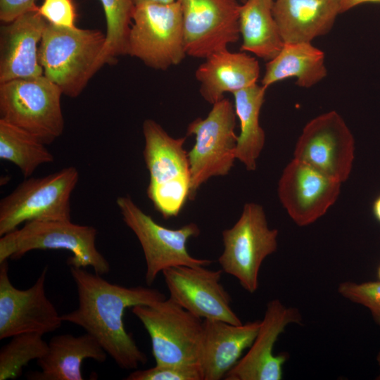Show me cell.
Segmentation results:
<instances>
[{
    "mask_svg": "<svg viewBox=\"0 0 380 380\" xmlns=\"http://www.w3.org/2000/svg\"><path fill=\"white\" fill-rule=\"evenodd\" d=\"M79 305L61 315L63 322L76 324L92 336L122 369H134L147 357L125 329L124 314L128 308L153 305L165 296L156 289L142 286L126 287L113 284L101 274L70 266Z\"/></svg>",
    "mask_w": 380,
    "mask_h": 380,
    "instance_id": "6da1fadb",
    "label": "cell"
},
{
    "mask_svg": "<svg viewBox=\"0 0 380 380\" xmlns=\"http://www.w3.org/2000/svg\"><path fill=\"white\" fill-rule=\"evenodd\" d=\"M106 44L99 30L63 27L48 23L39 48L44 75L62 94L75 98L99 70L98 61Z\"/></svg>",
    "mask_w": 380,
    "mask_h": 380,
    "instance_id": "7a4b0ae2",
    "label": "cell"
},
{
    "mask_svg": "<svg viewBox=\"0 0 380 380\" xmlns=\"http://www.w3.org/2000/svg\"><path fill=\"white\" fill-rule=\"evenodd\" d=\"M143 157L149 173L147 196L164 219L179 215L189 199L191 172L186 137L174 138L151 119L143 122Z\"/></svg>",
    "mask_w": 380,
    "mask_h": 380,
    "instance_id": "3957f363",
    "label": "cell"
},
{
    "mask_svg": "<svg viewBox=\"0 0 380 380\" xmlns=\"http://www.w3.org/2000/svg\"><path fill=\"white\" fill-rule=\"evenodd\" d=\"M97 230L93 226L75 224L68 220H34L0 239V262L18 260L33 250H66L72 255L68 265L76 267H91L103 275L110 270L106 258L96 246Z\"/></svg>",
    "mask_w": 380,
    "mask_h": 380,
    "instance_id": "277c9868",
    "label": "cell"
},
{
    "mask_svg": "<svg viewBox=\"0 0 380 380\" xmlns=\"http://www.w3.org/2000/svg\"><path fill=\"white\" fill-rule=\"evenodd\" d=\"M62 95L44 75L0 84V120L51 144L64 129Z\"/></svg>",
    "mask_w": 380,
    "mask_h": 380,
    "instance_id": "5b68a950",
    "label": "cell"
},
{
    "mask_svg": "<svg viewBox=\"0 0 380 380\" xmlns=\"http://www.w3.org/2000/svg\"><path fill=\"white\" fill-rule=\"evenodd\" d=\"M79 180L75 167L27 177L0 201V236L34 220H71L70 198Z\"/></svg>",
    "mask_w": 380,
    "mask_h": 380,
    "instance_id": "8992f818",
    "label": "cell"
},
{
    "mask_svg": "<svg viewBox=\"0 0 380 380\" xmlns=\"http://www.w3.org/2000/svg\"><path fill=\"white\" fill-rule=\"evenodd\" d=\"M127 54L153 69L165 70L186 56L179 2L134 6Z\"/></svg>",
    "mask_w": 380,
    "mask_h": 380,
    "instance_id": "52a82bcc",
    "label": "cell"
},
{
    "mask_svg": "<svg viewBox=\"0 0 380 380\" xmlns=\"http://www.w3.org/2000/svg\"><path fill=\"white\" fill-rule=\"evenodd\" d=\"M151 341L156 365H199L203 321L171 298L132 308Z\"/></svg>",
    "mask_w": 380,
    "mask_h": 380,
    "instance_id": "ba28073f",
    "label": "cell"
},
{
    "mask_svg": "<svg viewBox=\"0 0 380 380\" xmlns=\"http://www.w3.org/2000/svg\"><path fill=\"white\" fill-rule=\"evenodd\" d=\"M236 118L234 104L223 98L213 104L205 118H198L189 124L186 135H194L196 140L188 152L191 201L204 182L213 177L227 175L233 167L238 139Z\"/></svg>",
    "mask_w": 380,
    "mask_h": 380,
    "instance_id": "9c48e42d",
    "label": "cell"
},
{
    "mask_svg": "<svg viewBox=\"0 0 380 380\" xmlns=\"http://www.w3.org/2000/svg\"><path fill=\"white\" fill-rule=\"evenodd\" d=\"M116 204L125 224L134 233L144 255L146 270L145 280L150 286L160 272L177 266H209L213 261L191 256L186 243L198 236L200 229L196 223H188L176 229L165 227L144 213L129 195L118 197Z\"/></svg>",
    "mask_w": 380,
    "mask_h": 380,
    "instance_id": "30bf717a",
    "label": "cell"
},
{
    "mask_svg": "<svg viewBox=\"0 0 380 380\" xmlns=\"http://www.w3.org/2000/svg\"><path fill=\"white\" fill-rule=\"evenodd\" d=\"M277 236L278 230L268 227L263 208L246 203L236 222L222 232L224 250L218 262L222 271L236 277L248 293H255L262 262L277 249Z\"/></svg>",
    "mask_w": 380,
    "mask_h": 380,
    "instance_id": "8fae6325",
    "label": "cell"
},
{
    "mask_svg": "<svg viewBox=\"0 0 380 380\" xmlns=\"http://www.w3.org/2000/svg\"><path fill=\"white\" fill-rule=\"evenodd\" d=\"M293 154L294 158L342 183L352 170L354 137L343 118L331 110L305 125Z\"/></svg>",
    "mask_w": 380,
    "mask_h": 380,
    "instance_id": "7c38bea8",
    "label": "cell"
},
{
    "mask_svg": "<svg viewBox=\"0 0 380 380\" xmlns=\"http://www.w3.org/2000/svg\"><path fill=\"white\" fill-rule=\"evenodd\" d=\"M47 272L45 267L35 283L22 290L10 280L8 260L0 262L1 340L24 333L44 335L61 327V315L45 293Z\"/></svg>",
    "mask_w": 380,
    "mask_h": 380,
    "instance_id": "4fadbf2b",
    "label": "cell"
},
{
    "mask_svg": "<svg viewBox=\"0 0 380 380\" xmlns=\"http://www.w3.org/2000/svg\"><path fill=\"white\" fill-rule=\"evenodd\" d=\"M181 8L186 55L206 58L240 37L237 0H177Z\"/></svg>",
    "mask_w": 380,
    "mask_h": 380,
    "instance_id": "5bb4252c",
    "label": "cell"
},
{
    "mask_svg": "<svg viewBox=\"0 0 380 380\" xmlns=\"http://www.w3.org/2000/svg\"><path fill=\"white\" fill-rule=\"evenodd\" d=\"M222 270L177 266L164 270L170 298L194 315L242 324L231 307V297L220 283Z\"/></svg>",
    "mask_w": 380,
    "mask_h": 380,
    "instance_id": "9a60e30c",
    "label": "cell"
},
{
    "mask_svg": "<svg viewBox=\"0 0 380 380\" xmlns=\"http://www.w3.org/2000/svg\"><path fill=\"white\" fill-rule=\"evenodd\" d=\"M341 183L293 158L283 170L278 196L298 226L309 225L323 216L336 201Z\"/></svg>",
    "mask_w": 380,
    "mask_h": 380,
    "instance_id": "2e32d148",
    "label": "cell"
},
{
    "mask_svg": "<svg viewBox=\"0 0 380 380\" xmlns=\"http://www.w3.org/2000/svg\"><path fill=\"white\" fill-rule=\"evenodd\" d=\"M297 308H286L279 299L267 304L258 334L246 354L226 374L224 380H281L289 354L273 353L274 344L285 327L300 323Z\"/></svg>",
    "mask_w": 380,
    "mask_h": 380,
    "instance_id": "e0dca14e",
    "label": "cell"
},
{
    "mask_svg": "<svg viewBox=\"0 0 380 380\" xmlns=\"http://www.w3.org/2000/svg\"><path fill=\"white\" fill-rule=\"evenodd\" d=\"M47 25L37 8L1 26L0 84L44 75L39 44Z\"/></svg>",
    "mask_w": 380,
    "mask_h": 380,
    "instance_id": "ac0fdd59",
    "label": "cell"
},
{
    "mask_svg": "<svg viewBox=\"0 0 380 380\" xmlns=\"http://www.w3.org/2000/svg\"><path fill=\"white\" fill-rule=\"evenodd\" d=\"M260 320L240 325L216 319L203 321L199 366L203 380L224 379L253 344Z\"/></svg>",
    "mask_w": 380,
    "mask_h": 380,
    "instance_id": "d6986e66",
    "label": "cell"
},
{
    "mask_svg": "<svg viewBox=\"0 0 380 380\" xmlns=\"http://www.w3.org/2000/svg\"><path fill=\"white\" fill-rule=\"evenodd\" d=\"M196 69L200 94L213 104L234 92L257 83L260 76L258 61L246 52H231L227 49L206 58Z\"/></svg>",
    "mask_w": 380,
    "mask_h": 380,
    "instance_id": "ffe728a7",
    "label": "cell"
},
{
    "mask_svg": "<svg viewBox=\"0 0 380 380\" xmlns=\"http://www.w3.org/2000/svg\"><path fill=\"white\" fill-rule=\"evenodd\" d=\"M341 0H274L273 15L284 44L311 43L341 14Z\"/></svg>",
    "mask_w": 380,
    "mask_h": 380,
    "instance_id": "44dd1931",
    "label": "cell"
},
{
    "mask_svg": "<svg viewBox=\"0 0 380 380\" xmlns=\"http://www.w3.org/2000/svg\"><path fill=\"white\" fill-rule=\"evenodd\" d=\"M45 355L37 360L40 371L27 374L30 380H83V362L92 359L103 362L107 353L90 334L54 336L48 343Z\"/></svg>",
    "mask_w": 380,
    "mask_h": 380,
    "instance_id": "7402d4cb",
    "label": "cell"
},
{
    "mask_svg": "<svg viewBox=\"0 0 380 380\" xmlns=\"http://www.w3.org/2000/svg\"><path fill=\"white\" fill-rule=\"evenodd\" d=\"M327 74L324 53L311 43L284 44L280 51L267 62L261 85L269 86L293 77L302 88H310Z\"/></svg>",
    "mask_w": 380,
    "mask_h": 380,
    "instance_id": "603a6c76",
    "label": "cell"
},
{
    "mask_svg": "<svg viewBox=\"0 0 380 380\" xmlns=\"http://www.w3.org/2000/svg\"><path fill=\"white\" fill-rule=\"evenodd\" d=\"M273 4L274 0H245L239 18L241 50L268 61L284 44L274 18Z\"/></svg>",
    "mask_w": 380,
    "mask_h": 380,
    "instance_id": "cb8c5ba5",
    "label": "cell"
},
{
    "mask_svg": "<svg viewBox=\"0 0 380 380\" xmlns=\"http://www.w3.org/2000/svg\"><path fill=\"white\" fill-rule=\"evenodd\" d=\"M266 89L256 83L232 94L241 128L236 147V159L248 171L256 169L257 160L265 145V134L260 125L259 118Z\"/></svg>",
    "mask_w": 380,
    "mask_h": 380,
    "instance_id": "d4e9b609",
    "label": "cell"
},
{
    "mask_svg": "<svg viewBox=\"0 0 380 380\" xmlns=\"http://www.w3.org/2000/svg\"><path fill=\"white\" fill-rule=\"evenodd\" d=\"M0 158L17 166L25 178L41 165L54 161L43 144L25 131L0 120Z\"/></svg>",
    "mask_w": 380,
    "mask_h": 380,
    "instance_id": "484cf974",
    "label": "cell"
},
{
    "mask_svg": "<svg viewBox=\"0 0 380 380\" xmlns=\"http://www.w3.org/2000/svg\"><path fill=\"white\" fill-rule=\"evenodd\" d=\"M106 20V44L98 61L100 69L104 64L114 63L116 58L127 54L128 37L134 8L133 0H100Z\"/></svg>",
    "mask_w": 380,
    "mask_h": 380,
    "instance_id": "4316f807",
    "label": "cell"
},
{
    "mask_svg": "<svg viewBox=\"0 0 380 380\" xmlns=\"http://www.w3.org/2000/svg\"><path fill=\"white\" fill-rule=\"evenodd\" d=\"M39 333H24L11 337L0 350V380L19 377L30 362L39 360L48 350V343Z\"/></svg>",
    "mask_w": 380,
    "mask_h": 380,
    "instance_id": "83f0119b",
    "label": "cell"
},
{
    "mask_svg": "<svg viewBox=\"0 0 380 380\" xmlns=\"http://www.w3.org/2000/svg\"><path fill=\"white\" fill-rule=\"evenodd\" d=\"M338 292L351 302L368 308L374 322L380 327V281L360 284L343 281L338 285Z\"/></svg>",
    "mask_w": 380,
    "mask_h": 380,
    "instance_id": "f1b7e54d",
    "label": "cell"
},
{
    "mask_svg": "<svg viewBox=\"0 0 380 380\" xmlns=\"http://www.w3.org/2000/svg\"><path fill=\"white\" fill-rule=\"evenodd\" d=\"M127 380H203L199 365H156L131 372Z\"/></svg>",
    "mask_w": 380,
    "mask_h": 380,
    "instance_id": "f546056e",
    "label": "cell"
},
{
    "mask_svg": "<svg viewBox=\"0 0 380 380\" xmlns=\"http://www.w3.org/2000/svg\"><path fill=\"white\" fill-rule=\"evenodd\" d=\"M37 11L51 25L63 27H75L76 12L72 0H44Z\"/></svg>",
    "mask_w": 380,
    "mask_h": 380,
    "instance_id": "4dcf8cb0",
    "label": "cell"
},
{
    "mask_svg": "<svg viewBox=\"0 0 380 380\" xmlns=\"http://www.w3.org/2000/svg\"><path fill=\"white\" fill-rule=\"evenodd\" d=\"M36 0H0V20L8 23L23 13L36 10Z\"/></svg>",
    "mask_w": 380,
    "mask_h": 380,
    "instance_id": "1f68e13d",
    "label": "cell"
},
{
    "mask_svg": "<svg viewBox=\"0 0 380 380\" xmlns=\"http://www.w3.org/2000/svg\"><path fill=\"white\" fill-rule=\"evenodd\" d=\"M367 3H380V0H341V13L357 6Z\"/></svg>",
    "mask_w": 380,
    "mask_h": 380,
    "instance_id": "d6a6232c",
    "label": "cell"
},
{
    "mask_svg": "<svg viewBox=\"0 0 380 380\" xmlns=\"http://www.w3.org/2000/svg\"><path fill=\"white\" fill-rule=\"evenodd\" d=\"M372 212L376 220L380 223V194L373 202Z\"/></svg>",
    "mask_w": 380,
    "mask_h": 380,
    "instance_id": "836d02e7",
    "label": "cell"
},
{
    "mask_svg": "<svg viewBox=\"0 0 380 380\" xmlns=\"http://www.w3.org/2000/svg\"><path fill=\"white\" fill-rule=\"evenodd\" d=\"M134 5L144 3L169 4L176 0H133Z\"/></svg>",
    "mask_w": 380,
    "mask_h": 380,
    "instance_id": "e575fe53",
    "label": "cell"
},
{
    "mask_svg": "<svg viewBox=\"0 0 380 380\" xmlns=\"http://www.w3.org/2000/svg\"><path fill=\"white\" fill-rule=\"evenodd\" d=\"M376 360H377L378 365L379 366V370H380V350L378 353V355H377V357H376ZM376 379L380 380V372H379V376L376 377Z\"/></svg>",
    "mask_w": 380,
    "mask_h": 380,
    "instance_id": "d590c367",
    "label": "cell"
},
{
    "mask_svg": "<svg viewBox=\"0 0 380 380\" xmlns=\"http://www.w3.org/2000/svg\"><path fill=\"white\" fill-rule=\"evenodd\" d=\"M377 275H378L379 279H380V265L378 267Z\"/></svg>",
    "mask_w": 380,
    "mask_h": 380,
    "instance_id": "8d00e7d4",
    "label": "cell"
},
{
    "mask_svg": "<svg viewBox=\"0 0 380 380\" xmlns=\"http://www.w3.org/2000/svg\"><path fill=\"white\" fill-rule=\"evenodd\" d=\"M243 1H244L245 0H243Z\"/></svg>",
    "mask_w": 380,
    "mask_h": 380,
    "instance_id": "74e56055",
    "label": "cell"
}]
</instances>
